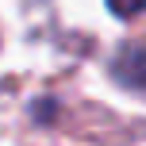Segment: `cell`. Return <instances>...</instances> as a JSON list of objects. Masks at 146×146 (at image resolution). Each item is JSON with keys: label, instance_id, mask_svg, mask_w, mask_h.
Listing matches in <instances>:
<instances>
[{"label": "cell", "instance_id": "7a4b0ae2", "mask_svg": "<svg viewBox=\"0 0 146 146\" xmlns=\"http://www.w3.org/2000/svg\"><path fill=\"white\" fill-rule=\"evenodd\" d=\"M108 8H111L115 15H123V19H127V15L146 12V0H108Z\"/></svg>", "mask_w": 146, "mask_h": 146}, {"label": "cell", "instance_id": "6da1fadb", "mask_svg": "<svg viewBox=\"0 0 146 146\" xmlns=\"http://www.w3.org/2000/svg\"><path fill=\"white\" fill-rule=\"evenodd\" d=\"M115 77L123 85H135V88H146V46H127L123 54L115 58Z\"/></svg>", "mask_w": 146, "mask_h": 146}]
</instances>
